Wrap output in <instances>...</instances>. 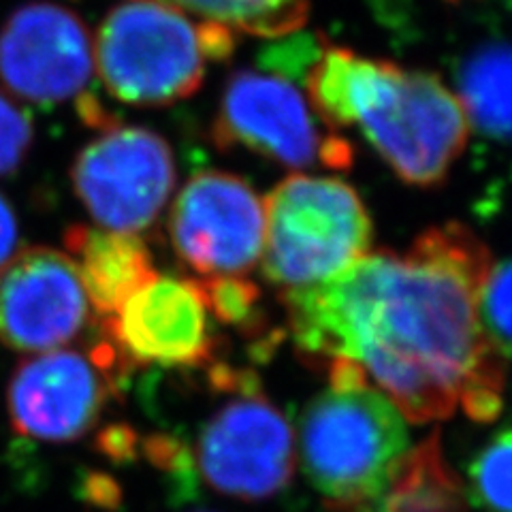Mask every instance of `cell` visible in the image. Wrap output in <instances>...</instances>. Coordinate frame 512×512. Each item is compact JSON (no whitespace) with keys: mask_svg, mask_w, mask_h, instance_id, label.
<instances>
[{"mask_svg":"<svg viewBox=\"0 0 512 512\" xmlns=\"http://www.w3.org/2000/svg\"><path fill=\"white\" fill-rule=\"evenodd\" d=\"M491 252L448 222L406 252H367L342 274L282 291L288 333L310 365H355L406 421L463 410L491 423L504 406L506 367L480 323Z\"/></svg>","mask_w":512,"mask_h":512,"instance_id":"1","label":"cell"},{"mask_svg":"<svg viewBox=\"0 0 512 512\" xmlns=\"http://www.w3.org/2000/svg\"><path fill=\"white\" fill-rule=\"evenodd\" d=\"M314 114L333 131L357 126L410 186L431 188L463 154L470 120L436 75L323 45L306 75Z\"/></svg>","mask_w":512,"mask_h":512,"instance_id":"2","label":"cell"},{"mask_svg":"<svg viewBox=\"0 0 512 512\" xmlns=\"http://www.w3.org/2000/svg\"><path fill=\"white\" fill-rule=\"evenodd\" d=\"M329 387L301 414L299 459L333 512H361L410 451L404 414L355 365H327Z\"/></svg>","mask_w":512,"mask_h":512,"instance_id":"3","label":"cell"},{"mask_svg":"<svg viewBox=\"0 0 512 512\" xmlns=\"http://www.w3.org/2000/svg\"><path fill=\"white\" fill-rule=\"evenodd\" d=\"M235 32L227 26L156 3L116 5L94 37V71L116 101L135 107H167L190 99L207 64L227 60Z\"/></svg>","mask_w":512,"mask_h":512,"instance_id":"4","label":"cell"},{"mask_svg":"<svg viewBox=\"0 0 512 512\" xmlns=\"http://www.w3.org/2000/svg\"><path fill=\"white\" fill-rule=\"evenodd\" d=\"M372 216L340 178L293 173L265 199V278L282 291L331 280L370 252Z\"/></svg>","mask_w":512,"mask_h":512,"instance_id":"5","label":"cell"},{"mask_svg":"<svg viewBox=\"0 0 512 512\" xmlns=\"http://www.w3.org/2000/svg\"><path fill=\"white\" fill-rule=\"evenodd\" d=\"M216 393H231L203 423L195 448V472L214 491L244 502L274 498L293 478L295 434L284 412L250 370L210 365Z\"/></svg>","mask_w":512,"mask_h":512,"instance_id":"6","label":"cell"},{"mask_svg":"<svg viewBox=\"0 0 512 512\" xmlns=\"http://www.w3.org/2000/svg\"><path fill=\"white\" fill-rule=\"evenodd\" d=\"M220 150L244 148L288 169L352 167V146L316 118L293 82L278 73L239 69L224 86L212 122Z\"/></svg>","mask_w":512,"mask_h":512,"instance_id":"7","label":"cell"},{"mask_svg":"<svg viewBox=\"0 0 512 512\" xmlns=\"http://www.w3.org/2000/svg\"><path fill=\"white\" fill-rule=\"evenodd\" d=\"M131 374L105 338L88 352L50 350L15 365L7 384V412L18 436L67 444L101 421Z\"/></svg>","mask_w":512,"mask_h":512,"instance_id":"8","label":"cell"},{"mask_svg":"<svg viewBox=\"0 0 512 512\" xmlns=\"http://www.w3.org/2000/svg\"><path fill=\"white\" fill-rule=\"evenodd\" d=\"M178 169L167 139L146 126L116 124L77 152L71 184L90 218L107 231L139 233L163 214Z\"/></svg>","mask_w":512,"mask_h":512,"instance_id":"9","label":"cell"},{"mask_svg":"<svg viewBox=\"0 0 512 512\" xmlns=\"http://www.w3.org/2000/svg\"><path fill=\"white\" fill-rule=\"evenodd\" d=\"M175 256L201 278L248 276L265 250V201L227 171H199L169 212Z\"/></svg>","mask_w":512,"mask_h":512,"instance_id":"10","label":"cell"},{"mask_svg":"<svg viewBox=\"0 0 512 512\" xmlns=\"http://www.w3.org/2000/svg\"><path fill=\"white\" fill-rule=\"evenodd\" d=\"M96 325L131 372L148 365L199 370L214 363L220 348L201 282L182 276L152 278Z\"/></svg>","mask_w":512,"mask_h":512,"instance_id":"11","label":"cell"},{"mask_svg":"<svg viewBox=\"0 0 512 512\" xmlns=\"http://www.w3.org/2000/svg\"><path fill=\"white\" fill-rule=\"evenodd\" d=\"M94 37L71 9L28 3L0 28V82L15 99L50 109L86 94Z\"/></svg>","mask_w":512,"mask_h":512,"instance_id":"12","label":"cell"},{"mask_svg":"<svg viewBox=\"0 0 512 512\" xmlns=\"http://www.w3.org/2000/svg\"><path fill=\"white\" fill-rule=\"evenodd\" d=\"M90 301L69 254L32 246L0 267V344L50 352L79 338Z\"/></svg>","mask_w":512,"mask_h":512,"instance_id":"13","label":"cell"},{"mask_svg":"<svg viewBox=\"0 0 512 512\" xmlns=\"http://www.w3.org/2000/svg\"><path fill=\"white\" fill-rule=\"evenodd\" d=\"M64 248L79 271L96 318L114 316L128 297L158 276L150 248L135 233L73 224L64 231Z\"/></svg>","mask_w":512,"mask_h":512,"instance_id":"14","label":"cell"},{"mask_svg":"<svg viewBox=\"0 0 512 512\" xmlns=\"http://www.w3.org/2000/svg\"><path fill=\"white\" fill-rule=\"evenodd\" d=\"M461 478L446 461L440 431L410 448L378 498L361 512H463Z\"/></svg>","mask_w":512,"mask_h":512,"instance_id":"15","label":"cell"},{"mask_svg":"<svg viewBox=\"0 0 512 512\" xmlns=\"http://www.w3.org/2000/svg\"><path fill=\"white\" fill-rule=\"evenodd\" d=\"M459 96L480 133L512 141V45H487L463 62Z\"/></svg>","mask_w":512,"mask_h":512,"instance_id":"16","label":"cell"},{"mask_svg":"<svg viewBox=\"0 0 512 512\" xmlns=\"http://www.w3.org/2000/svg\"><path fill=\"white\" fill-rule=\"evenodd\" d=\"M192 18L256 37L293 35L306 24L310 0H156Z\"/></svg>","mask_w":512,"mask_h":512,"instance_id":"17","label":"cell"},{"mask_svg":"<svg viewBox=\"0 0 512 512\" xmlns=\"http://www.w3.org/2000/svg\"><path fill=\"white\" fill-rule=\"evenodd\" d=\"M207 310L218 323L233 327L246 335L265 331V314L261 306V288L246 276L201 278Z\"/></svg>","mask_w":512,"mask_h":512,"instance_id":"18","label":"cell"},{"mask_svg":"<svg viewBox=\"0 0 512 512\" xmlns=\"http://www.w3.org/2000/svg\"><path fill=\"white\" fill-rule=\"evenodd\" d=\"M470 493L487 512H512V429L493 436L472 461Z\"/></svg>","mask_w":512,"mask_h":512,"instance_id":"19","label":"cell"},{"mask_svg":"<svg viewBox=\"0 0 512 512\" xmlns=\"http://www.w3.org/2000/svg\"><path fill=\"white\" fill-rule=\"evenodd\" d=\"M478 312L493 350L512 361V259L491 265L480 291Z\"/></svg>","mask_w":512,"mask_h":512,"instance_id":"20","label":"cell"},{"mask_svg":"<svg viewBox=\"0 0 512 512\" xmlns=\"http://www.w3.org/2000/svg\"><path fill=\"white\" fill-rule=\"evenodd\" d=\"M35 128L26 111L0 92V178L18 171L30 154Z\"/></svg>","mask_w":512,"mask_h":512,"instance_id":"21","label":"cell"},{"mask_svg":"<svg viewBox=\"0 0 512 512\" xmlns=\"http://www.w3.org/2000/svg\"><path fill=\"white\" fill-rule=\"evenodd\" d=\"M96 451L111 459L114 463H124V461H133L139 451V436L137 431L126 425V423H116V425H107L96 434L94 440Z\"/></svg>","mask_w":512,"mask_h":512,"instance_id":"22","label":"cell"},{"mask_svg":"<svg viewBox=\"0 0 512 512\" xmlns=\"http://www.w3.org/2000/svg\"><path fill=\"white\" fill-rule=\"evenodd\" d=\"M20 244V224L18 216H15L9 199L0 192V267L18 250Z\"/></svg>","mask_w":512,"mask_h":512,"instance_id":"23","label":"cell"},{"mask_svg":"<svg viewBox=\"0 0 512 512\" xmlns=\"http://www.w3.org/2000/svg\"><path fill=\"white\" fill-rule=\"evenodd\" d=\"M84 498L86 502L101 508H118L120 487L118 483H114V478L99 472H90L88 478L84 480Z\"/></svg>","mask_w":512,"mask_h":512,"instance_id":"24","label":"cell"}]
</instances>
